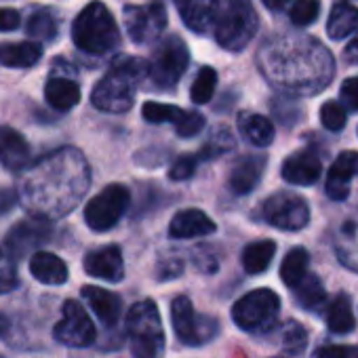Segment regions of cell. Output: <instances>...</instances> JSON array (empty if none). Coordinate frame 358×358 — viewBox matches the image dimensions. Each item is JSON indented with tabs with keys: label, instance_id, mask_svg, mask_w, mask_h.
<instances>
[{
	"label": "cell",
	"instance_id": "3957f363",
	"mask_svg": "<svg viewBox=\"0 0 358 358\" xmlns=\"http://www.w3.org/2000/svg\"><path fill=\"white\" fill-rule=\"evenodd\" d=\"M150 66L137 57H118L110 72L95 85L91 93V103L110 114H120L131 110L135 99V87L145 80Z\"/></svg>",
	"mask_w": 358,
	"mask_h": 358
},
{
	"label": "cell",
	"instance_id": "4316f807",
	"mask_svg": "<svg viewBox=\"0 0 358 358\" xmlns=\"http://www.w3.org/2000/svg\"><path fill=\"white\" fill-rule=\"evenodd\" d=\"M238 129H241L243 137L257 148H268L274 139V124L270 118H266L262 114L243 112L238 116Z\"/></svg>",
	"mask_w": 358,
	"mask_h": 358
},
{
	"label": "cell",
	"instance_id": "f6af8a7d",
	"mask_svg": "<svg viewBox=\"0 0 358 358\" xmlns=\"http://www.w3.org/2000/svg\"><path fill=\"white\" fill-rule=\"evenodd\" d=\"M20 201V192L13 188H0V217L11 213Z\"/></svg>",
	"mask_w": 358,
	"mask_h": 358
},
{
	"label": "cell",
	"instance_id": "cb8c5ba5",
	"mask_svg": "<svg viewBox=\"0 0 358 358\" xmlns=\"http://www.w3.org/2000/svg\"><path fill=\"white\" fill-rule=\"evenodd\" d=\"M32 276L43 285H64L68 280V266L53 253L36 251L30 259Z\"/></svg>",
	"mask_w": 358,
	"mask_h": 358
},
{
	"label": "cell",
	"instance_id": "7c38bea8",
	"mask_svg": "<svg viewBox=\"0 0 358 358\" xmlns=\"http://www.w3.org/2000/svg\"><path fill=\"white\" fill-rule=\"evenodd\" d=\"M95 324L76 299L64 303V316L53 329V337L70 348H87L95 341Z\"/></svg>",
	"mask_w": 358,
	"mask_h": 358
},
{
	"label": "cell",
	"instance_id": "ffe728a7",
	"mask_svg": "<svg viewBox=\"0 0 358 358\" xmlns=\"http://www.w3.org/2000/svg\"><path fill=\"white\" fill-rule=\"evenodd\" d=\"M333 247L339 257V262L358 272V213L341 220L333 232Z\"/></svg>",
	"mask_w": 358,
	"mask_h": 358
},
{
	"label": "cell",
	"instance_id": "9a60e30c",
	"mask_svg": "<svg viewBox=\"0 0 358 358\" xmlns=\"http://www.w3.org/2000/svg\"><path fill=\"white\" fill-rule=\"evenodd\" d=\"M358 177V152L345 150L341 152L329 169L324 190L331 201H345L350 194V182Z\"/></svg>",
	"mask_w": 358,
	"mask_h": 358
},
{
	"label": "cell",
	"instance_id": "b9f144b4",
	"mask_svg": "<svg viewBox=\"0 0 358 358\" xmlns=\"http://www.w3.org/2000/svg\"><path fill=\"white\" fill-rule=\"evenodd\" d=\"M205 129V118L199 112H186L184 118L175 122V131L179 137H194Z\"/></svg>",
	"mask_w": 358,
	"mask_h": 358
},
{
	"label": "cell",
	"instance_id": "f546056e",
	"mask_svg": "<svg viewBox=\"0 0 358 358\" xmlns=\"http://www.w3.org/2000/svg\"><path fill=\"white\" fill-rule=\"evenodd\" d=\"M276 253V245L272 241H257L251 243L243 251V268L247 274H262L268 270Z\"/></svg>",
	"mask_w": 358,
	"mask_h": 358
},
{
	"label": "cell",
	"instance_id": "4dcf8cb0",
	"mask_svg": "<svg viewBox=\"0 0 358 358\" xmlns=\"http://www.w3.org/2000/svg\"><path fill=\"white\" fill-rule=\"evenodd\" d=\"M295 299L301 308L306 310H320L324 306V299H327V293H324V287L322 282L318 280V276L314 274H306L295 287Z\"/></svg>",
	"mask_w": 358,
	"mask_h": 358
},
{
	"label": "cell",
	"instance_id": "60d3db41",
	"mask_svg": "<svg viewBox=\"0 0 358 358\" xmlns=\"http://www.w3.org/2000/svg\"><path fill=\"white\" fill-rule=\"evenodd\" d=\"M199 156H192V154H184V156H179L171 171H169V177L175 179V182H184V179H190L196 171V164H199Z\"/></svg>",
	"mask_w": 358,
	"mask_h": 358
},
{
	"label": "cell",
	"instance_id": "ee69618b",
	"mask_svg": "<svg viewBox=\"0 0 358 358\" xmlns=\"http://www.w3.org/2000/svg\"><path fill=\"white\" fill-rule=\"evenodd\" d=\"M316 358H358V348L352 345H324L316 352Z\"/></svg>",
	"mask_w": 358,
	"mask_h": 358
},
{
	"label": "cell",
	"instance_id": "1f68e13d",
	"mask_svg": "<svg viewBox=\"0 0 358 358\" xmlns=\"http://www.w3.org/2000/svg\"><path fill=\"white\" fill-rule=\"evenodd\" d=\"M26 32L32 38H36V41L51 43L59 34V20H57V15L51 9H41V11L30 15Z\"/></svg>",
	"mask_w": 358,
	"mask_h": 358
},
{
	"label": "cell",
	"instance_id": "8d00e7d4",
	"mask_svg": "<svg viewBox=\"0 0 358 358\" xmlns=\"http://www.w3.org/2000/svg\"><path fill=\"white\" fill-rule=\"evenodd\" d=\"M280 341H282V348L289 354L297 356L308 345V333H306V329L297 320H289V322H285V327L280 331Z\"/></svg>",
	"mask_w": 358,
	"mask_h": 358
},
{
	"label": "cell",
	"instance_id": "e0dca14e",
	"mask_svg": "<svg viewBox=\"0 0 358 358\" xmlns=\"http://www.w3.org/2000/svg\"><path fill=\"white\" fill-rule=\"evenodd\" d=\"M85 272L95 278L120 282L124 276V262H122L120 249L116 245H108V247L91 251L85 257Z\"/></svg>",
	"mask_w": 358,
	"mask_h": 358
},
{
	"label": "cell",
	"instance_id": "7402d4cb",
	"mask_svg": "<svg viewBox=\"0 0 358 358\" xmlns=\"http://www.w3.org/2000/svg\"><path fill=\"white\" fill-rule=\"evenodd\" d=\"M266 166V158L264 156H243L234 162L230 177H228V184L230 190L234 194H249L262 179Z\"/></svg>",
	"mask_w": 358,
	"mask_h": 358
},
{
	"label": "cell",
	"instance_id": "44dd1931",
	"mask_svg": "<svg viewBox=\"0 0 358 358\" xmlns=\"http://www.w3.org/2000/svg\"><path fill=\"white\" fill-rule=\"evenodd\" d=\"M215 232V224L213 220L199 211V209H186V211H179L169 226V234L173 238H196V236H207Z\"/></svg>",
	"mask_w": 358,
	"mask_h": 358
},
{
	"label": "cell",
	"instance_id": "9c48e42d",
	"mask_svg": "<svg viewBox=\"0 0 358 358\" xmlns=\"http://www.w3.org/2000/svg\"><path fill=\"white\" fill-rule=\"evenodd\" d=\"M171 320L177 339L186 345H203L220 333V322L213 316L196 314L192 301L179 295L171 303Z\"/></svg>",
	"mask_w": 358,
	"mask_h": 358
},
{
	"label": "cell",
	"instance_id": "f35d334b",
	"mask_svg": "<svg viewBox=\"0 0 358 358\" xmlns=\"http://www.w3.org/2000/svg\"><path fill=\"white\" fill-rule=\"evenodd\" d=\"M17 268L15 257L7 251V247H0V293H9L17 287Z\"/></svg>",
	"mask_w": 358,
	"mask_h": 358
},
{
	"label": "cell",
	"instance_id": "ab89813d",
	"mask_svg": "<svg viewBox=\"0 0 358 358\" xmlns=\"http://www.w3.org/2000/svg\"><path fill=\"white\" fill-rule=\"evenodd\" d=\"M320 122L329 131H341L345 127V108L339 101H327L320 108Z\"/></svg>",
	"mask_w": 358,
	"mask_h": 358
},
{
	"label": "cell",
	"instance_id": "52a82bcc",
	"mask_svg": "<svg viewBox=\"0 0 358 358\" xmlns=\"http://www.w3.org/2000/svg\"><path fill=\"white\" fill-rule=\"evenodd\" d=\"M188 64H190V51L186 43L179 36H164L156 45L152 59L148 62L150 66L148 78L152 80L156 89H162V91L171 89L184 76V72L188 70Z\"/></svg>",
	"mask_w": 358,
	"mask_h": 358
},
{
	"label": "cell",
	"instance_id": "4fadbf2b",
	"mask_svg": "<svg viewBox=\"0 0 358 358\" xmlns=\"http://www.w3.org/2000/svg\"><path fill=\"white\" fill-rule=\"evenodd\" d=\"M124 26L133 43L137 45L154 43L166 28V9L162 7V3H150L143 7H127Z\"/></svg>",
	"mask_w": 358,
	"mask_h": 358
},
{
	"label": "cell",
	"instance_id": "74e56055",
	"mask_svg": "<svg viewBox=\"0 0 358 358\" xmlns=\"http://www.w3.org/2000/svg\"><path fill=\"white\" fill-rule=\"evenodd\" d=\"M291 22L299 28L312 26L320 15V0H295L291 5Z\"/></svg>",
	"mask_w": 358,
	"mask_h": 358
},
{
	"label": "cell",
	"instance_id": "5b68a950",
	"mask_svg": "<svg viewBox=\"0 0 358 358\" xmlns=\"http://www.w3.org/2000/svg\"><path fill=\"white\" fill-rule=\"evenodd\" d=\"M259 28L251 0H220L215 17V38L226 51H243Z\"/></svg>",
	"mask_w": 358,
	"mask_h": 358
},
{
	"label": "cell",
	"instance_id": "2e32d148",
	"mask_svg": "<svg viewBox=\"0 0 358 358\" xmlns=\"http://www.w3.org/2000/svg\"><path fill=\"white\" fill-rule=\"evenodd\" d=\"M30 143L13 127H0V164L13 173H22L30 164Z\"/></svg>",
	"mask_w": 358,
	"mask_h": 358
},
{
	"label": "cell",
	"instance_id": "83f0119b",
	"mask_svg": "<svg viewBox=\"0 0 358 358\" xmlns=\"http://www.w3.org/2000/svg\"><path fill=\"white\" fill-rule=\"evenodd\" d=\"M358 28V9L350 3H335L327 22V34L333 41H341L354 34Z\"/></svg>",
	"mask_w": 358,
	"mask_h": 358
},
{
	"label": "cell",
	"instance_id": "8fae6325",
	"mask_svg": "<svg viewBox=\"0 0 358 358\" xmlns=\"http://www.w3.org/2000/svg\"><path fill=\"white\" fill-rule=\"evenodd\" d=\"M262 215L270 226H274L278 230L295 232V230H301L308 226L310 207L295 192H276L264 203Z\"/></svg>",
	"mask_w": 358,
	"mask_h": 358
},
{
	"label": "cell",
	"instance_id": "484cf974",
	"mask_svg": "<svg viewBox=\"0 0 358 358\" xmlns=\"http://www.w3.org/2000/svg\"><path fill=\"white\" fill-rule=\"evenodd\" d=\"M43 57L41 43H5L0 45V64L7 68H32Z\"/></svg>",
	"mask_w": 358,
	"mask_h": 358
},
{
	"label": "cell",
	"instance_id": "277c9868",
	"mask_svg": "<svg viewBox=\"0 0 358 358\" xmlns=\"http://www.w3.org/2000/svg\"><path fill=\"white\" fill-rule=\"evenodd\" d=\"M72 41L87 55H108L118 49L120 32L114 15L103 3L87 5L72 24Z\"/></svg>",
	"mask_w": 358,
	"mask_h": 358
},
{
	"label": "cell",
	"instance_id": "e575fe53",
	"mask_svg": "<svg viewBox=\"0 0 358 358\" xmlns=\"http://www.w3.org/2000/svg\"><path fill=\"white\" fill-rule=\"evenodd\" d=\"M215 87H217V72L209 66L201 68L199 76L194 78L192 83V91H190V97L194 103H209L213 93H215Z\"/></svg>",
	"mask_w": 358,
	"mask_h": 358
},
{
	"label": "cell",
	"instance_id": "ba28073f",
	"mask_svg": "<svg viewBox=\"0 0 358 358\" xmlns=\"http://www.w3.org/2000/svg\"><path fill=\"white\" fill-rule=\"evenodd\" d=\"M280 312V299L270 289H255L241 297L232 308L234 322L249 333H262L274 327Z\"/></svg>",
	"mask_w": 358,
	"mask_h": 358
},
{
	"label": "cell",
	"instance_id": "836d02e7",
	"mask_svg": "<svg viewBox=\"0 0 358 358\" xmlns=\"http://www.w3.org/2000/svg\"><path fill=\"white\" fill-rule=\"evenodd\" d=\"M234 143H236V141H234V135L230 133V129L217 127V129L211 133V137H209V141L205 143V148L199 152V158H201V160L217 158V156H222V154L234 150Z\"/></svg>",
	"mask_w": 358,
	"mask_h": 358
},
{
	"label": "cell",
	"instance_id": "f907efd6",
	"mask_svg": "<svg viewBox=\"0 0 358 358\" xmlns=\"http://www.w3.org/2000/svg\"><path fill=\"white\" fill-rule=\"evenodd\" d=\"M0 358H3V356H0Z\"/></svg>",
	"mask_w": 358,
	"mask_h": 358
},
{
	"label": "cell",
	"instance_id": "5bb4252c",
	"mask_svg": "<svg viewBox=\"0 0 358 358\" xmlns=\"http://www.w3.org/2000/svg\"><path fill=\"white\" fill-rule=\"evenodd\" d=\"M51 234H53V226H51L49 217L32 215L30 220L20 222L7 234L5 247L13 257H24V255L32 253L36 247L51 241Z\"/></svg>",
	"mask_w": 358,
	"mask_h": 358
},
{
	"label": "cell",
	"instance_id": "7bdbcfd3",
	"mask_svg": "<svg viewBox=\"0 0 358 358\" xmlns=\"http://www.w3.org/2000/svg\"><path fill=\"white\" fill-rule=\"evenodd\" d=\"M341 103L348 110L358 112V76L343 80V85H341Z\"/></svg>",
	"mask_w": 358,
	"mask_h": 358
},
{
	"label": "cell",
	"instance_id": "7dc6e473",
	"mask_svg": "<svg viewBox=\"0 0 358 358\" xmlns=\"http://www.w3.org/2000/svg\"><path fill=\"white\" fill-rule=\"evenodd\" d=\"M345 62H350V64H358V30H356V34L352 36V41L348 43V47H345Z\"/></svg>",
	"mask_w": 358,
	"mask_h": 358
},
{
	"label": "cell",
	"instance_id": "f1b7e54d",
	"mask_svg": "<svg viewBox=\"0 0 358 358\" xmlns=\"http://www.w3.org/2000/svg\"><path fill=\"white\" fill-rule=\"evenodd\" d=\"M327 327L331 329V333L337 335H345L350 331H354L356 327V318H354V310L352 303L345 295H337L329 308H327Z\"/></svg>",
	"mask_w": 358,
	"mask_h": 358
},
{
	"label": "cell",
	"instance_id": "d590c367",
	"mask_svg": "<svg viewBox=\"0 0 358 358\" xmlns=\"http://www.w3.org/2000/svg\"><path fill=\"white\" fill-rule=\"evenodd\" d=\"M186 110L177 108V106H166V103H156V101H148L143 103L141 108V116L148 120V122H154V124H162V122H179L184 118Z\"/></svg>",
	"mask_w": 358,
	"mask_h": 358
},
{
	"label": "cell",
	"instance_id": "8992f818",
	"mask_svg": "<svg viewBox=\"0 0 358 358\" xmlns=\"http://www.w3.org/2000/svg\"><path fill=\"white\" fill-rule=\"evenodd\" d=\"M127 331L135 358H162L164 331L154 301H137L127 314Z\"/></svg>",
	"mask_w": 358,
	"mask_h": 358
},
{
	"label": "cell",
	"instance_id": "d4e9b609",
	"mask_svg": "<svg viewBox=\"0 0 358 358\" xmlns=\"http://www.w3.org/2000/svg\"><path fill=\"white\" fill-rule=\"evenodd\" d=\"M45 99L51 108H55L59 112H68L80 101V87L72 78L53 76V78H49V83L45 87Z\"/></svg>",
	"mask_w": 358,
	"mask_h": 358
},
{
	"label": "cell",
	"instance_id": "bcb514c9",
	"mask_svg": "<svg viewBox=\"0 0 358 358\" xmlns=\"http://www.w3.org/2000/svg\"><path fill=\"white\" fill-rule=\"evenodd\" d=\"M22 24V17L15 9H0V32L17 30Z\"/></svg>",
	"mask_w": 358,
	"mask_h": 358
},
{
	"label": "cell",
	"instance_id": "681fc988",
	"mask_svg": "<svg viewBox=\"0 0 358 358\" xmlns=\"http://www.w3.org/2000/svg\"><path fill=\"white\" fill-rule=\"evenodd\" d=\"M7 327H9L7 318H5V316H0V337H5V333H7Z\"/></svg>",
	"mask_w": 358,
	"mask_h": 358
},
{
	"label": "cell",
	"instance_id": "d6a6232c",
	"mask_svg": "<svg viewBox=\"0 0 358 358\" xmlns=\"http://www.w3.org/2000/svg\"><path fill=\"white\" fill-rule=\"evenodd\" d=\"M308 264H310V255L306 249L295 247L287 253V257L282 259L280 266V278L287 287H295L306 274H308Z\"/></svg>",
	"mask_w": 358,
	"mask_h": 358
},
{
	"label": "cell",
	"instance_id": "603a6c76",
	"mask_svg": "<svg viewBox=\"0 0 358 358\" xmlns=\"http://www.w3.org/2000/svg\"><path fill=\"white\" fill-rule=\"evenodd\" d=\"M83 297L87 299V303L91 306V310L97 314V318L106 324V327H114L120 318V310H122V301L116 293L106 291L101 287H83Z\"/></svg>",
	"mask_w": 358,
	"mask_h": 358
},
{
	"label": "cell",
	"instance_id": "30bf717a",
	"mask_svg": "<svg viewBox=\"0 0 358 358\" xmlns=\"http://www.w3.org/2000/svg\"><path fill=\"white\" fill-rule=\"evenodd\" d=\"M129 203V190L120 184H112L89 201V205L85 207V222L95 232H108L120 222Z\"/></svg>",
	"mask_w": 358,
	"mask_h": 358
},
{
	"label": "cell",
	"instance_id": "c3c4849f",
	"mask_svg": "<svg viewBox=\"0 0 358 358\" xmlns=\"http://www.w3.org/2000/svg\"><path fill=\"white\" fill-rule=\"evenodd\" d=\"M262 3L270 9V11H280L289 5V0H262Z\"/></svg>",
	"mask_w": 358,
	"mask_h": 358
},
{
	"label": "cell",
	"instance_id": "d6986e66",
	"mask_svg": "<svg viewBox=\"0 0 358 358\" xmlns=\"http://www.w3.org/2000/svg\"><path fill=\"white\" fill-rule=\"evenodd\" d=\"M175 7L192 32L205 34L215 24L220 0H175Z\"/></svg>",
	"mask_w": 358,
	"mask_h": 358
},
{
	"label": "cell",
	"instance_id": "ac0fdd59",
	"mask_svg": "<svg viewBox=\"0 0 358 358\" xmlns=\"http://www.w3.org/2000/svg\"><path fill=\"white\" fill-rule=\"evenodd\" d=\"M322 164L312 152H297L282 162V179L293 186H312L320 179Z\"/></svg>",
	"mask_w": 358,
	"mask_h": 358
},
{
	"label": "cell",
	"instance_id": "6da1fadb",
	"mask_svg": "<svg viewBox=\"0 0 358 358\" xmlns=\"http://www.w3.org/2000/svg\"><path fill=\"white\" fill-rule=\"evenodd\" d=\"M91 182L89 164L76 148H62L34 162L20 182V199L41 217H62L85 196Z\"/></svg>",
	"mask_w": 358,
	"mask_h": 358
},
{
	"label": "cell",
	"instance_id": "7a4b0ae2",
	"mask_svg": "<svg viewBox=\"0 0 358 358\" xmlns=\"http://www.w3.org/2000/svg\"><path fill=\"white\" fill-rule=\"evenodd\" d=\"M262 74L278 89L293 95H316L333 78V57L314 38L280 36L259 49Z\"/></svg>",
	"mask_w": 358,
	"mask_h": 358
}]
</instances>
